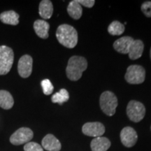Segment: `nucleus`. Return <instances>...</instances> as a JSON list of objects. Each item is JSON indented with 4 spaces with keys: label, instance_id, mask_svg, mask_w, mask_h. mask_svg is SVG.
<instances>
[{
    "label": "nucleus",
    "instance_id": "9",
    "mask_svg": "<svg viewBox=\"0 0 151 151\" xmlns=\"http://www.w3.org/2000/svg\"><path fill=\"white\" fill-rule=\"evenodd\" d=\"M82 132L85 135L92 137H100L105 132V127L103 124L99 122H87L83 126Z\"/></svg>",
    "mask_w": 151,
    "mask_h": 151
},
{
    "label": "nucleus",
    "instance_id": "27",
    "mask_svg": "<svg viewBox=\"0 0 151 151\" xmlns=\"http://www.w3.org/2000/svg\"><path fill=\"white\" fill-rule=\"evenodd\" d=\"M150 128H151V127H150Z\"/></svg>",
    "mask_w": 151,
    "mask_h": 151
},
{
    "label": "nucleus",
    "instance_id": "23",
    "mask_svg": "<svg viewBox=\"0 0 151 151\" xmlns=\"http://www.w3.org/2000/svg\"><path fill=\"white\" fill-rule=\"evenodd\" d=\"M24 151H43L41 145L36 142H28L24 146Z\"/></svg>",
    "mask_w": 151,
    "mask_h": 151
},
{
    "label": "nucleus",
    "instance_id": "10",
    "mask_svg": "<svg viewBox=\"0 0 151 151\" xmlns=\"http://www.w3.org/2000/svg\"><path fill=\"white\" fill-rule=\"evenodd\" d=\"M138 136L137 132L131 127H126L120 132V140L125 147L130 148L134 146L137 143Z\"/></svg>",
    "mask_w": 151,
    "mask_h": 151
},
{
    "label": "nucleus",
    "instance_id": "21",
    "mask_svg": "<svg viewBox=\"0 0 151 151\" xmlns=\"http://www.w3.org/2000/svg\"><path fill=\"white\" fill-rule=\"evenodd\" d=\"M124 29L125 28H124V25L123 24H122L121 22L119 21H117V20H115V21H113L109 24L108 32L111 35L119 36L124 33Z\"/></svg>",
    "mask_w": 151,
    "mask_h": 151
},
{
    "label": "nucleus",
    "instance_id": "5",
    "mask_svg": "<svg viewBox=\"0 0 151 151\" xmlns=\"http://www.w3.org/2000/svg\"><path fill=\"white\" fill-rule=\"evenodd\" d=\"M146 78V70L141 65H130L128 67L124 78L128 83L141 84L143 83Z\"/></svg>",
    "mask_w": 151,
    "mask_h": 151
},
{
    "label": "nucleus",
    "instance_id": "11",
    "mask_svg": "<svg viewBox=\"0 0 151 151\" xmlns=\"http://www.w3.org/2000/svg\"><path fill=\"white\" fill-rule=\"evenodd\" d=\"M134 39L130 37H123L118 39L113 43V48L117 52L122 54H128L129 48Z\"/></svg>",
    "mask_w": 151,
    "mask_h": 151
},
{
    "label": "nucleus",
    "instance_id": "13",
    "mask_svg": "<svg viewBox=\"0 0 151 151\" xmlns=\"http://www.w3.org/2000/svg\"><path fill=\"white\" fill-rule=\"evenodd\" d=\"M49 29H50V24L46 20H37L34 23V29L38 37L41 39H48L49 37Z\"/></svg>",
    "mask_w": 151,
    "mask_h": 151
},
{
    "label": "nucleus",
    "instance_id": "17",
    "mask_svg": "<svg viewBox=\"0 0 151 151\" xmlns=\"http://www.w3.org/2000/svg\"><path fill=\"white\" fill-rule=\"evenodd\" d=\"M0 20L4 24L17 25L19 23V15L14 11H7L0 14Z\"/></svg>",
    "mask_w": 151,
    "mask_h": 151
},
{
    "label": "nucleus",
    "instance_id": "18",
    "mask_svg": "<svg viewBox=\"0 0 151 151\" xmlns=\"http://www.w3.org/2000/svg\"><path fill=\"white\" fill-rule=\"evenodd\" d=\"M14 100L10 92L6 90H0V107L9 110L14 106Z\"/></svg>",
    "mask_w": 151,
    "mask_h": 151
},
{
    "label": "nucleus",
    "instance_id": "26",
    "mask_svg": "<svg viewBox=\"0 0 151 151\" xmlns=\"http://www.w3.org/2000/svg\"><path fill=\"white\" fill-rule=\"evenodd\" d=\"M150 59H151V48H150Z\"/></svg>",
    "mask_w": 151,
    "mask_h": 151
},
{
    "label": "nucleus",
    "instance_id": "3",
    "mask_svg": "<svg viewBox=\"0 0 151 151\" xmlns=\"http://www.w3.org/2000/svg\"><path fill=\"white\" fill-rule=\"evenodd\" d=\"M118 104V98L112 92L105 91L100 96V107L107 116H112L115 114Z\"/></svg>",
    "mask_w": 151,
    "mask_h": 151
},
{
    "label": "nucleus",
    "instance_id": "12",
    "mask_svg": "<svg viewBox=\"0 0 151 151\" xmlns=\"http://www.w3.org/2000/svg\"><path fill=\"white\" fill-rule=\"evenodd\" d=\"M42 148L48 151H60L62 148L61 143L54 135L48 134L42 139Z\"/></svg>",
    "mask_w": 151,
    "mask_h": 151
},
{
    "label": "nucleus",
    "instance_id": "19",
    "mask_svg": "<svg viewBox=\"0 0 151 151\" xmlns=\"http://www.w3.org/2000/svg\"><path fill=\"white\" fill-rule=\"evenodd\" d=\"M67 12L71 18L74 20H78L82 16L83 9L78 1H71L67 6Z\"/></svg>",
    "mask_w": 151,
    "mask_h": 151
},
{
    "label": "nucleus",
    "instance_id": "16",
    "mask_svg": "<svg viewBox=\"0 0 151 151\" xmlns=\"http://www.w3.org/2000/svg\"><path fill=\"white\" fill-rule=\"evenodd\" d=\"M39 13L41 18L47 20L51 18L53 13V6L49 0H43L39 4Z\"/></svg>",
    "mask_w": 151,
    "mask_h": 151
},
{
    "label": "nucleus",
    "instance_id": "24",
    "mask_svg": "<svg viewBox=\"0 0 151 151\" xmlns=\"http://www.w3.org/2000/svg\"><path fill=\"white\" fill-rule=\"evenodd\" d=\"M141 9L145 16L148 18H151V1H145L143 3Z\"/></svg>",
    "mask_w": 151,
    "mask_h": 151
},
{
    "label": "nucleus",
    "instance_id": "22",
    "mask_svg": "<svg viewBox=\"0 0 151 151\" xmlns=\"http://www.w3.org/2000/svg\"><path fill=\"white\" fill-rule=\"evenodd\" d=\"M41 87H42L43 93L46 94V95H49V94H52V92H53L54 87L52 86V83L50 82V81L48 80V79L43 80L41 81Z\"/></svg>",
    "mask_w": 151,
    "mask_h": 151
},
{
    "label": "nucleus",
    "instance_id": "14",
    "mask_svg": "<svg viewBox=\"0 0 151 151\" xmlns=\"http://www.w3.org/2000/svg\"><path fill=\"white\" fill-rule=\"evenodd\" d=\"M111 146V141L106 137H96L91 141L92 151H106Z\"/></svg>",
    "mask_w": 151,
    "mask_h": 151
},
{
    "label": "nucleus",
    "instance_id": "2",
    "mask_svg": "<svg viewBox=\"0 0 151 151\" xmlns=\"http://www.w3.org/2000/svg\"><path fill=\"white\" fill-rule=\"evenodd\" d=\"M88 67V62L83 57L72 56L68 62L66 69L67 76L69 80L77 81L82 77L83 72L86 70Z\"/></svg>",
    "mask_w": 151,
    "mask_h": 151
},
{
    "label": "nucleus",
    "instance_id": "6",
    "mask_svg": "<svg viewBox=\"0 0 151 151\" xmlns=\"http://www.w3.org/2000/svg\"><path fill=\"white\" fill-rule=\"evenodd\" d=\"M127 115L130 120L139 122L143 120L146 115V108L142 103L132 100L127 104Z\"/></svg>",
    "mask_w": 151,
    "mask_h": 151
},
{
    "label": "nucleus",
    "instance_id": "8",
    "mask_svg": "<svg viewBox=\"0 0 151 151\" xmlns=\"http://www.w3.org/2000/svg\"><path fill=\"white\" fill-rule=\"evenodd\" d=\"M32 58L29 55H24L20 58L18 64V71L22 78H28L32 72Z\"/></svg>",
    "mask_w": 151,
    "mask_h": 151
},
{
    "label": "nucleus",
    "instance_id": "4",
    "mask_svg": "<svg viewBox=\"0 0 151 151\" xmlns=\"http://www.w3.org/2000/svg\"><path fill=\"white\" fill-rule=\"evenodd\" d=\"M14 61L13 50L6 46H0V75L7 74L12 67Z\"/></svg>",
    "mask_w": 151,
    "mask_h": 151
},
{
    "label": "nucleus",
    "instance_id": "1",
    "mask_svg": "<svg viewBox=\"0 0 151 151\" xmlns=\"http://www.w3.org/2000/svg\"><path fill=\"white\" fill-rule=\"evenodd\" d=\"M56 37L60 44L68 48H73L78 43V32L74 27L63 24L58 27Z\"/></svg>",
    "mask_w": 151,
    "mask_h": 151
},
{
    "label": "nucleus",
    "instance_id": "15",
    "mask_svg": "<svg viewBox=\"0 0 151 151\" xmlns=\"http://www.w3.org/2000/svg\"><path fill=\"white\" fill-rule=\"evenodd\" d=\"M143 50H144V45L142 41L134 40L132 43L129 48V51L128 52L129 58L133 60L139 59L142 56Z\"/></svg>",
    "mask_w": 151,
    "mask_h": 151
},
{
    "label": "nucleus",
    "instance_id": "25",
    "mask_svg": "<svg viewBox=\"0 0 151 151\" xmlns=\"http://www.w3.org/2000/svg\"><path fill=\"white\" fill-rule=\"evenodd\" d=\"M77 1L81 5L84 6L87 8H92L95 3V1H94V0H78Z\"/></svg>",
    "mask_w": 151,
    "mask_h": 151
},
{
    "label": "nucleus",
    "instance_id": "20",
    "mask_svg": "<svg viewBox=\"0 0 151 151\" xmlns=\"http://www.w3.org/2000/svg\"><path fill=\"white\" fill-rule=\"evenodd\" d=\"M69 99V92L66 89H61L59 92L54 94L51 97V101L52 103H58L62 105V104L67 102Z\"/></svg>",
    "mask_w": 151,
    "mask_h": 151
},
{
    "label": "nucleus",
    "instance_id": "7",
    "mask_svg": "<svg viewBox=\"0 0 151 151\" xmlns=\"http://www.w3.org/2000/svg\"><path fill=\"white\" fill-rule=\"evenodd\" d=\"M33 137L34 133L31 129L28 127H21L11 136L10 142L15 146H20L29 142Z\"/></svg>",
    "mask_w": 151,
    "mask_h": 151
}]
</instances>
